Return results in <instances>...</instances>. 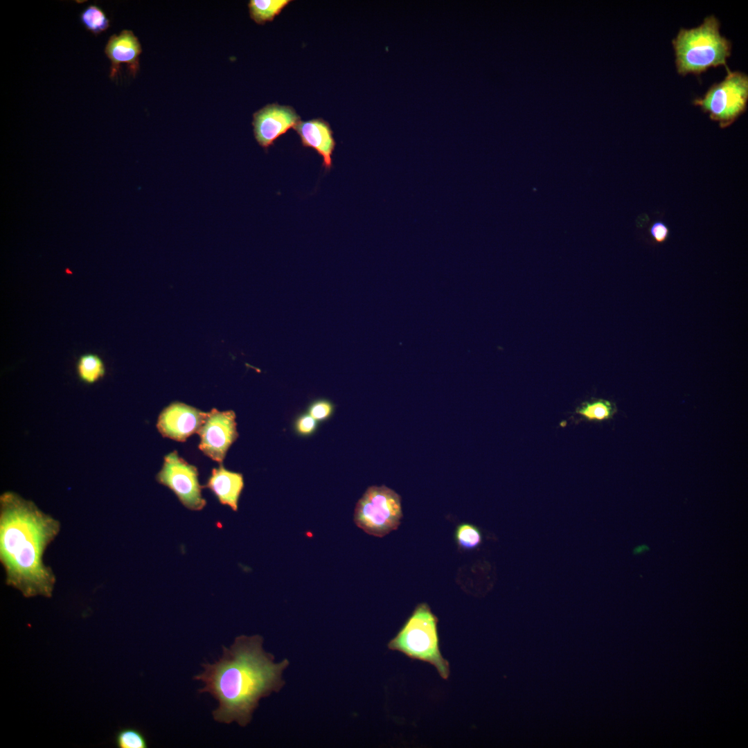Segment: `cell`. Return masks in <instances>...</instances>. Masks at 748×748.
<instances>
[{"mask_svg": "<svg viewBox=\"0 0 748 748\" xmlns=\"http://www.w3.org/2000/svg\"><path fill=\"white\" fill-rule=\"evenodd\" d=\"M59 531V522L32 501L10 492L1 496L0 560L8 585L27 598L51 596L55 578L43 556Z\"/></svg>", "mask_w": 748, "mask_h": 748, "instance_id": "cell-2", "label": "cell"}, {"mask_svg": "<svg viewBox=\"0 0 748 748\" xmlns=\"http://www.w3.org/2000/svg\"><path fill=\"white\" fill-rule=\"evenodd\" d=\"M649 232L654 241L657 243H663L669 235L668 226L661 221L653 222L650 226Z\"/></svg>", "mask_w": 748, "mask_h": 748, "instance_id": "cell-22", "label": "cell"}, {"mask_svg": "<svg viewBox=\"0 0 748 748\" xmlns=\"http://www.w3.org/2000/svg\"><path fill=\"white\" fill-rule=\"evenodd\" d=\"M300 121L301 118L293 107L277 103L267 105L253 114L255 139L267 150L280 136L294 129Z\"/></svg>", "mask_w": 748, "mask_h": 748, "instance_id": "cell-9", "label": "cell"}, {"mask_svg": "<svg viewBox=\"0 0 748 748\" xmlns=\"http://www.w3.org/2000/svg\"><path fill=\"white\" fill-rule=\"evenodd\" d=\"M294 130L305 148L314 150L322 157L326 171L332 168V154L336 143L330 124L323 118L300 121Z\"/></svg>", "mask_w": 748, "mask_h": 748, "instance_id": "cell-12", "label": "cell"}, {"mask_svg": "<svg viewBox=\"0 0 748 748\" xmlns=\"http://www.w3.org/2000/svg\"><path fill=\"white\" fill-rule=\"evenodd\" d=\"M262 642L260 635L236 637L229 648L222 647L218 661L203 664V672L194 677L204 684L199 693H208L218 702L213 711L215 721L246 726L259 700L283 686L282 673L289 662L274 663Z\"/></svg>", "mask_w": 748, "mask_h": 748, "instance_id": "cell-1", "label": "cell"}, {"mask_svg": "<svg viewBox=\"0 0 748 748\" xmlns=\"http://www.w3.org/2000/svg\"><path fill=\"white\" fill-rule=\"evenodd\" d=\"M292 1L251 0L248 4L250 17L258 24L271 21Z\"/></svg>", "mask_w": 748, "mask_h": 748, "instance_id": "cell-16", "label": "cell"}, {"mask_svg": "<svg viewBox=\"0 0 748 748\" xmlns=\"http://www.w3.org/2000/svg\"><path fill=\"white\" fill-rule=\"evenodd\" d=\"M726 68L725 78L693 102L708 114L711 120L718 122L721 128L730 126L744 114L748 102V75Z\"/></svg>", "mask_w": 748, "mask_h": 748, "instance_id": "cell-5", "label": "cell"}, {"mask_svg": "<svg viewBox=\"0 0 748 748\" xmlns=\"http://www.w3.org/2000/svg\"><path fill=\"white\" fill-rule=\"evenodd\" d=\"M206 487L215 495L219 502L233 511L238 508V500L244 488L242 474L225 469L222 465L212 470Z\"/></svg>", "mask_w": 748, "mask_h": 748, "instance_id": "cell-13", "label": "cell"}, {"mask_svg": "<svg viewBox=\"0 0 748 748\" xmlns=\"http://www.w3.org/2000/svg\"><path fill=\"white\" fill-rule=\"evenodd\" d=\"M141 53V45L132 30H123L119 35H112L105 47V53L112 63L109 78H116L122 64H125L130 73L135 76L139 69Z\"/></svg>", "mask_w": 748, "mask_h": 748, "instance_id": "cell-11", "label": "cell"}, {"mask_svg": "<svg viewBox=\"0 0 748 748\" xmlns=\"http://www.w3.org/2000/svg\"><path fill=\"white\" fill-rule=\"evenodd\" d=\"M333 411V405L326 400H318L311 404L308 409V413L317 421H322L328 419Z\"/></svg>", "mask_w": 748, "mask_h": 748, "instance_id": "cell-20", "label": "cell"}, {"mask_svg": "<svg viewBox=\"0 0 748 748\" xmlns=\"http://www.w3.org/2000/svg\"><path fill=\"white\" fill-rule=\"evenodd\" d=\"M402 517L400 496L385 486H374L357 503L354 521L366 533L382 537L398 528Z\"/></svg>", "mask_w": 748, "mask_h": 748, "instance_id": "cell-6", "label": "cell"}, {"mask_svg": "<svg viewBox=\"0 0 748 748\" xmlns=\"http://www.w3.org/2000/svg\"><path fill=\"white\" fill-rule=\"evenodd\" d=\"M156 479L169 488L188 509L201 510L205 507L206 501L202 496L203 486L199 484L197 467L180 458L177 451L164 457Z\"/></svg>", "mask_w": 748, "mask_h": 748, "instance_id": "cell-7", "label": "cell"}, {"mask_svg": "<svg viewBox=\"0 0 748 748\" xmlns=\"http://www.w3.org/2000/svg\"><path fill=\"white\" fill-rule=\"evenodd\" d=\"M617 412L616 404L609 400L591 398L578 406L574 413L588 422H603L611 420Z\"/></svg>", "mask_w": 748, "mask_h": 748, "instance_id": "cell-14", "label": "cell"}, {"mask_svg": "<svg viewBox=\"0 0 748 748\" xmlns=\"http://www.w3.org/2000/svg\"><path fill=\"white\" fill-rule=\"evenodd\" d=\"M646 548H647V546H643V545H641V546H639L637 549H634V553L635 554H636V553H642L643 551H645V550L647 549Z\"/></svg>", "mask_w": 748, "mask_h": 748, "instance_id": "cell-23", "label": "cell"}, {"mask_svg": "<svg viewBox=\"0 0 748 748\" xmlns=\"http://www.w3.org/2000/svg\"><path fill=\"white\" fill-rule=\"evenodd\" d=\"M76 370L80 380L88 384L98 382L106 372L103 360L95 353H85L80 356Z\"/></svg>", "mask_w": 748, "mask_h": 748, "instance_id": "cell-15", "label": "cell"}, {"mask_svg": "<svg viewBox=\"0 0 748 748\" xmlns=\"http://www.w3.org/2000/svg\"><path fill=\"white\" fill-rule=\"evenodd\" d=\"M206 415L193 407L175 402L161 411L157 427L163 436L184 441L198 432Z\"/></svg>", "mask_w": 748, "mask_h": 748, "instance_id": "cell-10", "label": "cell"}, {"mask_svg": "<svg viewBox=\"0 0 748 748\" xmlns=\"http://www.w3.org/2000/svg\"><path fill=\"white\" fill-rule=\"evenodd\" d=\"M114 743L118 748H147L148 742L143 733L134 728H123L116 736Z\"/></svg>", "mask_w": 748, "mask_h": 748, "instance_id": "cell-19", "label": "cell"}, {"mask_svg": "<svg viewBox=\"0 0 748 748\" xmlns=\"http://www.w3.org/2000/svg\"><path fill=\"white\" fill-rule=\"evenodd\" d=\"M388 648L434 666L444 679L449 676V664L440 649L438 618L426 603L416 606Z\"/></svg>", "mask_w": 748, "mask_h": 748, "instance_id": "cell-4", "label": "cell"}, {"mask_svg": "<svg viewBox=\"0 0 748 748\" xmlns=\"http://www.w3.org/2000/svg\"><path fill=\"white\" fill-rule=\"evenodd\" d=\"M720 21L706 17L697 27L681 28L672 44L677 73L698 75L711 67L727 66L731 54V42L720 32Z\"/></svg>", "mask_w": 748, "mask_h": 748, "instance_id": "cell-3", "label": "cell"}, {"mask_svg": "<svg viewBox=\"0 0 748 748\" xmlns=\"http://www.w3.org/2000/svg\"><path fill=\"white\" fill-rule=\"evenodd\" d=\"M295 428L296 431L303 436L312 434L317 428V420L308 414L300 416L296 420Z\"/></svg>", "mask_w": 748, "mask_h": 748, "instance_id": "cell-21", "label": "cell"}, {"mask_svg": "<svg viewBox=\"0 0 748 748\" xmlns=\"http://www.w3.org/2000/svg\"><path fill=\"white\" fill-rule=\"evenodd\" d=\"M84 27L95 35L105 32L109 27V19L104 11L96 5H89L80 15Z\"/></svg>", "mask_w": 748, "mask_h": 748, "instance_id": "cell-17", "label": "cell"}, {"mask_svg": "<svg viewBox=\"0 0 748 748\" xmlns=\"http://www.w3.org/2000/svg\"><path fill=\"white\" fill-rule=\"evenodd\" d=\"M455 537L459 547L464 550L475 549L482 542L481 531L478 527L470 524L458 526Z\"/></svg>", "mask_w": 748, "mask_h": 748, "instance_id": "cell-18", "label": "cell"}, {"mask_svg": "<svg viewBox=\"0 0 748 748\" xmlns=\"http://www.w3.org/2000/svg\"><path fill=\"white\" fill-rule=\"evenodd\" d=\"M235 414L233 411H220L213 409L198 431L199 448L211 459L222 463L226 452L237 439Z\"/></svg>", "mask_w": 748, "mask_h": 748, "instance_id": "cell-8", "label": "cell"}]
</instances>
